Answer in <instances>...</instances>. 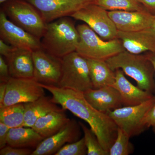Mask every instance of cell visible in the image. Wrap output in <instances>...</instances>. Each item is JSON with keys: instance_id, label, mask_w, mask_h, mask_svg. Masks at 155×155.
<instances>
[{"instance_id": "cell-15", "label": "cell", "mask_w": 155, "mask_h": 155, "mask_svg": "<svg viewBox=\"0 0 155 155\" xmlns=\"http://www.w3.org/2000/svg\"><path fill=\"white\" fill-rule=\"evenodd\" d=\"M87 101L98 110L105 114L122 107L119 92L112 86L91 88L83 93Z\"/></svg>"}, {"instance_id": "cell-32", "label": "cell", "mask_w": 155, "mask_h": 155, "mask_svg": "<svg viewBox=\"0 0 155 155\" xmlns=\"http://www.w3.org/2000/svg\"><path fill=\"white\" fill-rule=\"evenodd\" d=\"M14 48L2 39H0V54L5 58L11 54Z\"/></svg>"}, {"instance_id": "cell-17", "label": "cell", "mask_w": 155, "mask_h": 155, "mask_svg": "<svg viewBox=\"0 0 155 155\" xmlns=\"http://www.w3.org/2000/svg\"><path fill=\"white\" fill-rule=\"evenodd\" d=\"M113 86L121 95L123 105L134 106L144 102L153 97L151 93L143 90L130 83L121 69H116Z\"/></svg>"}, {"instance_id": "cell-28", "label": "cell", "mask_w": 155, "mask_h": 155, "mask_svg": "<svg viewBox=\"0 0 155 155\" xmlns=\"http://www.w3.org/2000/svg\"><path fill=\"white\" fill-rule=\"evenodd\" d=\"M34 150L29 148L15 147L7 145L0 149L1 155H31Z\"/></svg>"}, {"instance_id": "cell-23", "label": "cell", "mask_w": 155, "mask_h": 155, "mask_svg": "<svg viewBox=\"0 0 155 155\" xmlns=\"http://www.w3.org/2000/svg\"><path fill=\"white\" fill-rule=\"evenodd\" d=\"M25 116L24 104L0 107V122L10 128L23 126Z\"/></svg>"}, {"instance_id": "cell-12", "label": "cell", "mask_w": 155, "mask_h": 155, "mask_svg": "<svg viewBox=\"0 0 155 155\" xmlns=\"http://www.w3.org/2000/svg\"><path fill=\"white\" fill-rule=\"evenodd\" d=\"M0 38L17 48L33 51L41 48V39L11 22L2 11L0 13Z\"/></svg>"}, {"instance_id": "cell-8", "label": "cell", "mask_w": 155, "mask_h": 155, "mask_svg": "<svg viewBox=\"0 0 155 155\" xmlns=\"http://www.w3.org/2000/svg\"><path fill=\"white\" fill-rule=\"evenodd\" d=\"M71 17L84 22L105 40L118 38V30L109 16L108 11L95 4L86 6Z\"/></svg>"}, {"instance_id": "cell-35", "label": "cell", "mask_w": 155, "mask_h": 155, "mask_svg": "<svg viewBox=\"0 0 155 155\" xmlns=\"http://www.w3.org/2000/svg\"><path fill=\"white\" fill-rule=\"evenodd\" d=\"M145 54L152 64L154 70L155 79V53L148 52H146Z\"/></svg>"}, {"instance_id": "cell-30", "label": "cell", "mask_w": 155, "mask_h": 155, "mask_svg": "<svg viewBox=\"0 0 155 155\" xmlns=\"http://www.w3.org/2000/svg\"><path fill=\"white\" fill-rule=\"evenodd\" d=\"M144 125L146 128L155 126V101L145 117Z\"/></svg>"}, {"instance_id": "cell-4", "label": "cell", "mask_w": 155, "mask_h": 155, "mask_svg": "<svg viewBox=\"0 0 155 155\" xmlns=\"http://www.w3.org/2000/svg\"><path fill=\"white\" fill-rule=\"evenodd\" d=\"M79 41L75 51L86 59H107L125 51L119 38L106 41L85 24L76 26Z\"/></svg>"}, {"instance_id": "cell-9", "label": "cell", "mask_w": 155, "mask_h": 155, "mask_svg": "<svg viewBox=\"0 0 155 155\" xmlns=\"http://www.w3.org/2000/svg\"><path fill=\"white\" fill-rule=\"evenodd\" d=\"M45 89L34 78L11 77L7 82V89L1 107L31 102L45 96Z\"/></svg>"}, {"instance_id": "cell-5", "label": "cell", "mask_w": 155, "mask_h": 155, "mask_svg": "<svg viewBox=\"0 0 155 155\" xmlns=\"http://www.w3.org/2000/svg\"><path fill=\"white\" fill-rule=\"evenodd\" d=\"M1 11L8 19L29 33L41 39L46 24L40 13L31 3L24 0H8Z\"/></svg>"}, {"instance_id": "cell-37", "label": "cell", "mask_w": 155, "mask_h": 155, "mask_svg": "<svg viewBox=\"0 0 155 155\" xmlns=\"http://www.w3.org/2000/svg\"><path fill=\"white\" fill-rule=\"evenodd\" d=\"M8 1V0H0V3H1V4H3V3H5Z\"/></svg>"}, {"instance_id": "cell-6", "label": "cell", "mask_w": 155, "mask_h": 155, "mask_svg": "<svg viewBox=\"0 0 155 155\" xmlns=\"http://www.w3.org/2000/svg\"><path fill=\"white\" fill-rule=\"evenodd\" d=\"M62 74L58 87L84 92L93 88L87 59L76 51L62 58Z\"/></svg>"}, {"instance_id": "cell-38", "label": "cell", "mask_w": 155, "mask_h": 155, "mask_svg": "<svg viewBox=\"0 0 155 155\" xmlns=\"http://www.w3.org/2000/svg\"><path fill=\"white\" fill-rule=\"evenodd\" d=\"M153 130L154 132L155 133V126L153 127Z\"/></svg>"}, {"instance_id": "cell-14", "label": "cell", "mask_w": 155, "mask_h": 155, "mask_svg": "<svg viewBox=\"0 0 155 155\" xmlns=\"http://www.w3.org/2000/svg\"><path fill=\"white\" fill-rule=\"evenodd\" d=\"M117 30L134 32L151 28L155 15L147 10L141 11H108Z\"/></svg>"}, {"instance_id": "cell-31", "label": "cell", "mask_w": 155, "mask_h": 155, "mask_svg": "<svg viewBox=\"0 0 155 155\" xmlns=\"http://www.w3.org/2000/svg\"><path fill=\"white\" fill-rule=\"evenodd\" d=\"M10 127L0 122V149L8 145V135Z\"/></svg>"}, {"instance_id": "cell-1", "label": "cell", "mask_w": 155, "mask_h": 155, "mask_svg": "<svg viewBox=\"0 0 155 155\" xmlns=\"http://www.w3.org/2000/svg\"><path fill=\"white\" fill-rule=\"evenodd\" d=\"M41 84L51 94L53 102L86 122L102 147L109 152L116 140L118 127L107 114L94 107L87 101L83 92L54 85Z\"/></svg>"}, {"instance_id": "cell-33", "label": "cell", "mask_w": 155, "mask_h": 155, "mask_svg": "<svg viewBox=\"0 0 155 155\" xmlns=\"http://www.w3.org/2000/svg\"><path fill=\"white\" fill-rule=\"evenodd\" d=\"M147 11L155 15V0H138Z\"/></svg>"}, {"instance_id": "cell-19", "label": "cell", "mask_w": 155, "mask_h": 155, "mask_svg": "<svg viewBox=\"0 0 155 155\" xmlns=\"http://www.w3.org/2000/svg\"><path fill=\"white\" fill-rule=\"evenodd\" d=\"M62 108L52 111L39 119L32 128L44 139L58 133L70 121Z\"/></svg>"}, {"instance_id": "cell-36", "label": "cell", "mask_w": 155, "mask_h": 155, "mask_svg": "<svg viewBox=\"0 0 155 155\" xmlns=\"http://www.w3.org/2000/svg\"><path fill=\"white\" fill-rule=\"evenodd\" d=\"M152 29L153 30V31L155 32V17L153 21V23L152 24V26L151 27Z\"/></svg>"}, {"instance_id": "cell-24", "label": "cell", "mask_w": 155, "mask_h": 155, "mask_svg": "<svg viewBox=\"0 0 155 155\" xmlns=\"http://www.w3.org/2000/svg\"><path fill=\"white\" fill-rule=\"evenodd\" d=\"M94 4L107 11L147 10L138 0H95Z\"/></svg>"}, {"instance_id": "cell-13", "label": "cell", "mask_w": 155, "mask_h": 155, "mask_svg": "<svg viewBox=\"0 0 155 155\" xmlns=\"http://www.w3.org/2000/svg\"><path fill=\"white\" fill-rule=\"evenodd\" d=\"M81 126L74 119L55 134L44 139L34 150L31 155H54L65 145L79 140Z\"/></svg>"}, {"instance_id": "cell-2", "label": "cell", "mask_w": 155, "mask_h": 155, "mask_svg": "<svg viewBox=\"0 0 155 155\" xmlns=\"http://www.w3.org/2000/svg\"><path fill=\"white\" fill-rule=\"evenodd\" d=\"M78 41L79 34L73 21L64 17L47 23L41 43L42 48L62 58L76 51Z\"/></svg>"}, {"instance_id": "cell-18", "label": "cell", "mask_w": 155, "mask_h": 155, "mask_svg": "<svg viewBox=\"0 0 155 155\" xmlns=\"http://www.w3.org/2000/svg\"><path fill=\"white\" fill-rule=\"evenodd\" d=\"M32 51L26 49L14 48L11 54L5 58L11 77L33 78Z\"/></svg>"}, {"instance_id": "cell-10", "label": "cell", "mask_w": 155, "mask_h": 155, "mask_svg": "<svg viewBox=\"0 0 155 155\" xmlns=\"http://www.w3.org/2000/svg\"><path fill=\"white\" fill-rule=\"evenodd\" d=\"M33 78L38 83L58 86L62 74V58L51 54L42 48L32 51Z\"/></svg>"}, {"instance_id": "cell-20", "label": "cell", "mask_w": 155, "mask_h": 155, "mask_svg": "<svg viewBox=\"0 0 155 155\" xmlns=\"http://www.w3.org/2000/svg\"><path fill=\"white\" fill-rule=\"evenodd\" d=\"M51 98L44 96L34 101L24 103L25 116L23 126L32 127L40 118L52 111L62 109Z\"/></svg>"}, {"instance_id": "cell-22", "label": "cell", "mask_w": 155, "mask_h": 155, "mask_svg": "<svg viewBox=\"0 0 155 155\" xmlns=\"http://www.w3.org/2000/svg\"><path fill=\"white\" fill-rule=\"evenodd\" d=\"M90 76L93 88L113 86L115 81V72L109 67L106 61L87 59Z\"/></svg>"}, {"instance_id": "cell-26", "label": "cell", "mask_w": 155, "mask_h": 155, "mask_svg": "<svg viewBox=\"0 0 155 155\" xmlns=\"http://www.w3.org/2000/svg\"><path fill=\"white\" fill-rule=\"evenodd\" d=\"M130 137L118 128L116 140L109 150V155H128L131 153L133 147L130 142Z\"/></svg>"}, {"instance_id": "cell-11", "label": "cell", "mask_w": 155, "mask_h": 155, "mask_svg": "<svg viewBox=\"0 0 155 155\" xmlns=\"http://www.w3.org/2000/svg\"><path fill=\"white\" fill-rule=\"evenodd\" d=\"M33 5L46 23L64 17H71L95 0H27Z\"/></svg>"}, {"instance_id": "cell-29", "label": "cell", "mask_w": 155, "mask_h": 155, "mask_svg": "<svg viewBox=\"0 0 155 155\" xmlns=\"http://www.w3.org/2000/svg\"><path fill=\"white\" fill-rule=\"evenodd\" d=\"M8 63L3 56H0V82H7L11 78Z\"/></svg>"}, {"instance_id": "cell-7", "label": "cell", "mask_w": 155, "mask_h": 155, "mask_svg": "<svg viewBox=\"0 0 155 155\" xmlns=\"http://www.w3.org/2000/svg\"><path fill=\"white\" fill-rule=\"evenodd\" d=\"M155 101V97L134 106H125L108 112L118 128L130 137L138 135L146 129L144 119L148 111Z\"/></svg>"}, {"instance_id": "cell-34", "label": "cell", "mask_w": 155, "mask_h": 155, "mask_svg": "<svg viewBox=\"0 0 155 155\" xmlns=\"http://www.w3.org/2000/svg\"><path fill=\"white\" fill-rule=\"evenodd\" d=\"M7 89V82H0V104L4 101Z\"/></svg>"}, {"instance_id": "cell-16", "label": "cell", "mask_w": 155, "mask_h": 155, "mask_svg": "<svg viewBox=\"0 0 155 155\" xmlns=\"http://www.w3.org/2000/svg\"><path fill=\"white\" fill-rule=\"evenodd\" d=\"M118 38L125 51L131 54L155 53V32L151 28L134 32L118 31Z\"/></svg>"}, {"instance_id": "cell-25", "label": "cell", "mask_w": 155, "mask_h": 155, "mask_svg": "<svg viewBox=\"0 0 155 155\" xmlns=\"http://www.w3.org/2000/svg\"><path fill=\"white\" fill-rule=\"evenodd\" d=\"M83 130L84 138L87 150V155H109L107 151L104 149L100 143L96 135L90 128L83 123L79 122Z\"/></svg>"}, {"instance_id": "cell-27", "label": "cell", "mask_w": 155, "mask_h": 155, "mask_svg": "<svg viewBox=\"0 0 155 155\" xmlns=\"http://www.w3.org/2000/svg\"><path fill=\"white\" fill-rule=\"evenodd\" d=\"M87 155V150L83 137L77 141L65 145L54 155Z\"/></svg>"}, {"instance_id": "cell-3", "label": "cell", "mask_w": 155, "mask_h": 155, "mask_svg": "<svg viewBox=\"0 0 155 155\" xmlns=\"http://www.w3.org/2000/svg\"><path fill=\"white\" fill-rule=\"evenodd\" d=\"M106 61L113 71L121 69L134 79L139 88L151 93L154 90V70L145 54H136L124 51Z\"/></svg>"}, {"instance_id": "cell-21", "label": "cell", "mask_w": 155, "mask_h": 155, "mask_svg": "<svg viewBox=\"0 0 155 155\" xmlns=\"http://www.w3.org/2000/svg\"><path fill=\"white\" fill-rule=\"evenodd\" d=\"M43 140L32 127L21 126L10 128L8 145L15 147L34 150Z\"/></svg>"}]
</instances>
